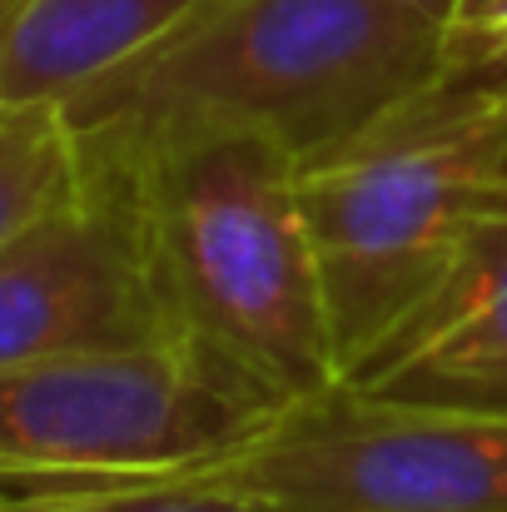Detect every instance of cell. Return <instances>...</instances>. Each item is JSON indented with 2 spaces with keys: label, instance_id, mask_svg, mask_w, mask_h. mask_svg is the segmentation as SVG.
Returning a JSON list of instances; mask_svg holds the SVG:
<instances>
[{
  "label": "cell",
  "instance_id": "3957f363",
  "mask_svg": "<svg viewBox=\"0 0 507 512\" xmlns=\"http://www.w3.org/2000/svg\"><path fill=\"white\" fill-rule=\"evenodd\" d=\"M507 194V65L448 70L353 140L299 160L343 373Z\"/></svg>",
  "mask_w": 507,
  "mask_h": 512
},
{
  "label": "cell",
  "instance_id": "277c9868",
  "mask_svg": "<svg viewBox=\"0 0 507 512\" xmlns=\"http://www.w3.org/2000/svg\"><path fill=\"white\" fill-rule=\"evenodd\" d=\"M264 423L174 339L0 368V478H160L224 458Z\"/></svg>",
  "mask_w": 507,
  "mask_h": 512
},
{
  "label": "cell",
  "instance_id": "8992f818",
  "mask_svg": "<svg viewBox=\"0 0 507 512\" xmlns=\"http://www.w3.org/2000/svg\"><path fill=\"white\" fill-rule=\"evenodd\" d=\"M160 339L174 334L130 199L85 160V184L70 199L0 244V368Z\"/></svg>",
  "mask_w": 507,
  "mask_h": 512
},
{
  "label": "cell",
  "instance_id": "4fadbf2b",
  "mask_svg": "<svg viewBox=\"0 0 507 512\" xmlns=\"http://www.w3.org/2000/svg\"><path fill=\"white\" fill-rule=\"evenodd\" d=\"M15 10V0H0V25H5V15Z\"/></svg>",
  "mask_w": 507,
  "mask_h": 512
},
{
  "label": "cell",
  "instance_id": "30bf717a",
  "mask_svg": "<svg viewBox=\"0 0 507 512\" xmlns=\"http://www.w3.org/2000/svg\"><path fill=\"white\" fill-rule=\"evenodd\" d=\"M0 512H269L199 473L160 478H0Z\"/></svg>",
  "mask_w": 507,
  "mask_h": 512
},
{
  "label": "cell",
  "instance_id": "52a82bcc",
  "mask_svg": "<svg viewBox=\"0 0 507 512\" xmlns=\"http://www.w3.org/2000/svg\"><path fill=\"white\" fill-rule=\"evenodd\" d=\"M338 393L383 408L507 413V194L428 294L348 363Z\"/></svg>",
  "mask_w": 507,
  "mask_h": 512
},
{
  "label": "cell",
  "instance_id": "9c48e42d",
  "mask_svg": "<svg viewBox=\"0 0 507 512\" xmlns=\"http://www.w3.org/2000/svg\"><path fill=\"white\" fill-rule=\"evenodd\" d=\"M80 184V135L60 105H0V244Z\"/></svg>",
  "mask_w": 507,
  "mask_h": 512
},
{
  "label": "cell",
  "instance_id": "6da1fadb",
  "mask_svg": "<svg viewBox=\"0 0 507 512\" xmlns=\"http://www.w3.org/2000/svg\"><path fill=\"white\" fill-rule=\"evenodd\" d=\"M135 214L174 343L269 418L343 388L299 160L259 135L80 140Z\"/></svg>",
  "mask_w": 507,
  "mask_h": 512
},
{
  "label": "cell",
  "instance_id": "7a4b0ae2",
  "mask_svg": "<svg viewBox=\"0 0 507 512\" xmlns=\"http://www.w3.org/2000/svg\"><path fill=\"white\" fill-rule=\"evenodd\" d=\"M448 70L443 35L393 0H204L65 115L95 145L259 135L314 160Z\"/></svg>",
  "mask_w": 507,
  "mask_h": 512
},
{
  "label": "cell",
  "instance_id": "7c38bea8",
  "mask_svg": "<svg viewBox=\"0 0 507 512\" xmlns=\"http://www.w3.org/2000/svg\"><path fill=\"white\" fill-rule=\"evenodd\" d=\"M403 15H413L418 25L438 30L443 45H448V30H453V15H458V0H393Z\"/></svg>",
  "mask_w": 507,
  "mask_h": 512
},
{
  "label": "cell",
  "instance_id": "ba28073f",
  "mask_svg": "<svg viewBox=\"0 0 507 512\" xmlns=\"http://www.w3.org/2000/svg\"><path fill=\"white\" fill-rule=\"evenodd\" d=\"M204 0H15L0 25V105H75Z\"/></svg>",
  "mask_w": 507,
  "mask_h": 512
},
{
  "label": "cell",
  "instance_id": "5b68a950",
  "mask_svg": "<svg viewBox=\"0 0 507 512\" xmlns=\"http://www.w3.org/2000/svg\"><path fill=\"white\" fill-rule=\"evenodd\" d=\"M269 512H507V413L319 398L189 468Z\"/></svg>",
  "mask_w": 507,
  "mask_h": 512
},
{
  "label": "cell",
  "instance_id": "8fae6325",
  "mask_svg": "<svg viewBox=\"0 0 507 512\" xmlns=\"http://www.w3.org/2000/svg\"><path fill=\"white\" fill-rule=\"evenodd\" d=\"M448 65L453 70L507 65V0H458L448 30Z\"/></svg>",
  "mask_w": 507,
  "mask_h": 512
}]
</instances>
